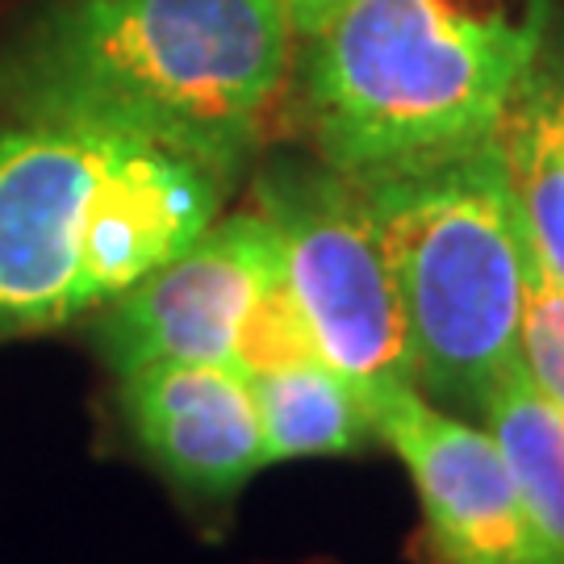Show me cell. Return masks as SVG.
<instances>
[{"label":"cell","instance_id":"1","mask_svg":"<svg viewBox=\"0 0 564 564\" xmlns=\"http://www.w3.org/2000/svg\"><path fill=\"white\" fill-rule=\"evenodd\" d=\"M289 51L281 0H51L0 46V105L34 126L151 142L235 181Z\"/></svg>","mask_w":564,"mask_h":564},{"label":"cell","instance_id":"2","mask_svg":"<svg viewBox=\"0 0 564 564\" xmlns=\"http://www.w3.org/2000/svg\"><path fill=\"white\" fill-rule=\"evenodd\" d=\"M552 13V0H347L297 63L318 160L372 181L489 142Z\"/></svg>","mask_w":564,"mask_h":564},{"label":"cell","instance_id":"3","mask_svg":"<svg viewBox=\"0 0 564 564\" xmlns=\"http://www.w3.org/2000/svg\"><path fill=\"white\" fill-rule=\"evenodd\" d=\"M230 181L139 139L0 130V335L55 330L126 297L218 223Z\"/></svg>","mask_w":564,"mask_h":564},{"label":"cell","instance_id":"4","mask_svg":"<svg viewBox=\"0 0 564 564\" xmlns=\"http://www.w3.org/2000/svg\"><path fill=\"white\" fill-rule=\"evenodd\" d=\"M402 302L426 402L481 419L523 364L531 242L494 139L360 181Z\"/></svg>","mask_w":564,"mask_h":564},{"label":"cell","instance_id":"5","mask_svg":"<svg viewBox=\"0 0 564 564\" xmlns=\"http://www.w3.org/2000/svg\"><path fill=\"white\" fill-rule=\"evenodd\" d=\"M256 209L281 239L284 281L314 347L368 414L414 381L402 302L360 181L323 160L281 155L256 176Z\"/></svg>","mask_w":564,"mask_h":564},{"label":"cell","instance_id":"6","mask_svg":"<svg viewBox=\"0 0 564 564\" xmlns=\"http://www.w3.org/2000/svg\"><path fill=\"white\" fill-rule=\"evenodd\" d=\"M276 281H284L276 230L260 209H239L105 305L97 347L118 377L167 360L235 368L242 323Z\"/></svg>","mask_w":564,"mask_h":564},{"label":"cell","instance_id":"7","mask_svg":"<svg viewBox=\"0 0 564 564\" xmlns=\"http://www.w3.org/2000/svg\"><path fill=\"white\" fill-rule=\"evenodd\" d=\"M423 502L426 540L444 564H556L494 435L405 389L372 410Z\"/></svg>","mask_w":564,"mask_h":564},{"label":"cell","instance_id":"8","mask_svg":"<svg viewBox=\"0 0 564 564\" xmlns=\"http://www.w3.org/2000/svg\"><path fill=\"white\" fill-rule=\"evenodd\" d=\"M130 440L181 494L230 498L268 468L260 402L226 364H147L118 377Z\"/></svg>","mask_w":564,"mask_h":564},{"label":"cell","instance_id":"9","mask_svg":"<svg viewBox=\"0 0 564 564\" xmlns=\"http://www.w3.org/2000/svg\"><path fill=\"white\" fill-rule=\"evenodd\" d=\"M494 147L523 214L531 256L564 284V21L556 13L494 126Z\"/></svg>","mask_w":564,"mask_h":564},{"label":"cell","instance_id":"10","mask_svg":"<svg viewBox=\"0 0 564 564\" xmlns=\"http://www.w3.org/2000/svg\"><path fill=\"white\" fill-rule=\"evenodd\" d=\"M260 402L268 464L305 456H351L377 440L364 398L326 360L251 377Z\"/></svg>","mask_w":564,"mask_h":564},{"label":"cell","instance_id":"11","mask_svg":"<svg viewBox=\"0 0 564 564\" xmlns=\"http://www.w3.org/2000/svg\"><path fill=\"white\" fill-rule=\"evenodd\" d=\"M481 423L502 447L547 552L564 564V410L547 402L519 364L485 405Z\"/></svg>","mask_w":564,"mask_h":564},{"label":"cell","instance_id":"12","mask_svg":"<svg viewBox=\"0 0 564 564\" xmlns=\"http://www.w3.org/2000/svg\"><path fill=\"white\" fill-rule=\"evenodd\" d=\"M523 368L547 402L564 410V284L547 276L535 256L527 263Z\"/></svg>","mask_w":564,"mask_h":564},{"label":"cell","instance_id":"13","mask_svg":"<svg viewBox=\"0 0 564 564\" xmlns=\"http://www.w3.org/2000/svg\"><path fill=\"white\" fill-rule=\"evenodd\" d=\"M347 0H281L284 18H289V25H293V34H314L323 21H330L335 13H339Z\"/></svg>","mask_w":564,"mask_h":564}]
</instances>
